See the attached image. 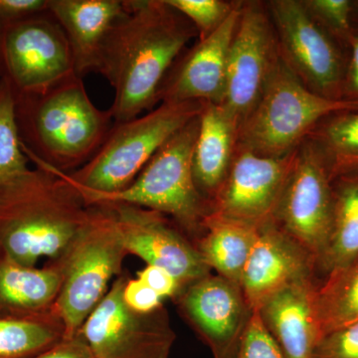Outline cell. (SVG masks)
I'll return each instance as SVG.
<instances>
[{
	"mask_svg": "<svg viewBox=\"0 0 358 358\" xmlns=\"http://www.w3.org/2000/svg\"><path fill=\"white\" fill-rule=\"evenodd\" d=\"M194 26L166 0H124V10L103 43L96 72L114 88V124L128 122L159 103V91Z\"/></svg>",
	"mask_w": 358,
	"mask_h": 358,
	"instance_id": "6da1fadb",
	"label": "cell"
},
{
	"mask_svg": "<svg viewBox=\"0 0 358 358\" xmlns=\"http://www.w3.org/2000/svg\"><path fill=\"white\" fill-rule=\"evenodd\" d=\"M34 164L0 182V256L27 267L57 258L90 213L64 173Z\"/></svg>",
	"mask_w": 358,
	"mask_h": 358,
	"instance_id": "7a4b0ae2",
	"label": "cell"
},
{
	"mask_svg": "<svg viewBox=\"0 0 358 358\" xmlns=\"http://www.w3.org/2000/svg\"><path fill=\"white\" fill-rule=\"evenodd\" d=\"M13 95L23 152L33 164L61 173L84 166L114 124L110 110L94 105L77 74L41 94Z\"/></svg>",
	"mask_w": 358,
	"mask_h": 358,
	"instance_id": "3957f363",
	"label": "cell"
},
{
	"mask_svg": "<svg viewBox=\"0 0 358 358\" xmlns=\"http://www.w3.org/2000/svg\"><path fill=\"white\" fill-rule=\"evenodd\" d=\"M199 115L155 152L128 188L114 194L83 196L86 203L129 204L159 212L196 244L204 234V222L211 211L193 176Z\"/></svg>",
	"mask_w": 358,
	"mask_h": 358,
	"instance_id": "277c9868",
	"label": "cell"
},
{
	"mask_svg": "<svg viewBox=\"0 0 358 358\" xmlns=\"http://www.w3.org/2000/svg\"><path fill=\"white\" fill-rule=\"evenodd\" d=\"M129 255L108 205L90 206L88 220L64 251L48 261L60 272L56 310L64 324L65 338L79 333L90 315L109 291Z\"/></svg>",
	"mask_w": 358,
	"mask_h": 358,
	"instance_id": "5b68a950",
	"label": "cell"
},
{
	"mask_svg": "<svg viewBox=\"0 0 358 358\" xmlns=\"http://www.w3.org/2000/svg\"><path fill=\"white\" fill-rule=\"evenodd\" d=\"M203 103H160L148 114L113 124L95 155L81 169L66 176L82 196L126 189L155 152L201 113Z\"/></svg>",
	"mask_w": 358,
	"mask_h": 358,
	"instance_id": "8992f818",
	"label": "cell"
},
{
	"mask_svg": "<svg viewBox=\"0 0 358 358\" xmlns=\"http://www.w3.org/2000/svg\"><path fill=\"white\" fill-rule=\"evenodd\" d=\"M358 103L334 101L313 93L282 57L255 108L238 131V147L266 157L291 154L322 120Z\"/></svg>",
	"mask_w": 358,
	"mask_h": 358,
	"instance_id": "52a82bcc",
	"label": "cell"
},
{
	"mask_svg": "<svg viewBox=\"0 0 358 358\" xmlns=\"http://www.w3.org/2000/svg\"><path fill=\"white\" fill-rule=\"evenodd\" d=\"M74 74L69 42L48 10L0 27V78L14 94H41Z\"/></svg>",
	"mask_w": 358,
	"mask_h": 358,
	"instance_id": "ba28073f",
	"label": "cell"
},
{
	"mask_svg": "<svg viewBox=\"0 0 358 358\" xmlns=\"http://www.w3.org/2000/svg\"><path fill=\"white\" fill-rule=\"evenodd\" d=\"M265 4L280 54L292 72L313 93L345 101V49L313 20L301 0H271Z\"/></svg>",
	"mask_w": 358,
	"mask_h": 358,
	"instance_id": "9c48e42d",
	"label": "cell"
},
{
	"mask_svg": "<svg viewBox=\"0 0 358 358\" xmlns=\"http://www.w3.org/2000/svg\"><path fill=\"white\" fill-rule=\"evenodd\" d=\"M120 275L79 333L95 358H169L176 334L164 307L134 312L124 303Z\"/></svg>",
	"mask_w": 358,
	"mask_h": 358,
	"instance_id": "30bf717a",
	"label": "cell"
},
{
	"mask_svg": "<svg viewBox=\"0 0 358 358\" xmlns=\"http://www.w3.org/2000/svg\"><path fill=\"white\" fill-rule=\"evenodd\" d=\"M333 206L331 178L306 140L296 148L273 222L317 264L331 237Z\"/></svg>",
	"mask_w": 358,
	"mask_h": 358,
	"instance_id": "8fae6325",
	"label": "cell"
},
{
	"mask_svg": "<svg viewBox=\"0 0 358 358\" xmlns=\"http://www.w3.org/2000/svg\"><path fill=\"white\" fill-rule=\"evenodd\" d=\"M280 59L274 26L265 2L242 1L221 103L239 128L260 100Z\"/></svg>",
	"mask_w": 358,
	"mask_h": 358,
	"instance_id": "7c38bea8",
	"label": "cell"
},
{
	"mask_svg": "<svg viewBox=\"0 0 358 358\" xmlns=\"http://www.w3.org/2000/svg\"><path fill=\"white\" fill-rule=\"evenodd\" d=\"M296 150L282 157H266L237 145L209 215L255 226L273 221Z\"/></svg>",
	"mask_w": 358,
	"mask_h": 358,
	"instance_id": "4fadbf2b",
	"label": "cell"
},
{
	"mask_svg": "<svg viewBox=\"0 0 358 358\" xmlns=\"http://www.w3.org/2000/svg\"><path fill=\"white\" fill-rule=\"evenodd\" d=\"M103 204L114 213L128 254L148 266L164 268L183 289L211 274L194 242L167 216L134 205Z\"/></svg>",
	"mask_w": 358,
	"mask_h": 358,
	"instance_id": "5bb4252c",
	"label": "cell"
},
{
	"mask_svg": "<svg viewBox=\"0 0 358 358\" xmlns=\"http://www.w3.org/2000/svg\"><path fill=\"white\" fill-rule=\"evenodd\" d=\"M176 303L213 358H236L254 313L239 285L209 274L186 287Z\"/></svg>",
	"mask_w": 358,
	"mask_h": 358,
	"instance_id": "9a60e30c",
	"label": "cell"
},
{
	"mask_svg": "<svg viewBox=\"0 0 358 358\" xmlns=\"http://www.w3.org/2000/svg\"><path fill=\"white\" fill-rule=\"evenodd\" d=\"M242 1L216 31L179 56L159 91V103L196 102L221 105L225 95L228 59Z\"/></svg>",
	"mask_w": 358,
	"mask_h": 358,
	"instance_id": "2e32d148",
	"label": "cell"
},
{
	"mask_svg": "<svg viewBox=\"0 0 358 358\" xmlns=\"http://www.w3.org/2000/svg\"><path fill=\"white\" fill-rule=\"evenodd\" d=\"M315 277V262L273 221L264 224L242 275L241 289L253 310L289 285Z\"/></svg>",
	"mask_w": 358,
	"mask_h": 358,
	"instance_id": "e0dca14e",
	"label": "cell"
},
{
	"mask_svg": "<svg viewBox=\"0 0 358 358\" xmlns=\"http://www.w3.org/2000/svg\"><path fill=\"white\" fill-rule=\"evenodd\" d=\"M317 285L315 277L294 282L256 310L286 358H315L322 338L315 310Z\"/></svg>",
	"mask_w": 358,
	"mask_h": 358,
	"instance_id": "ac0fdd59",
	"label": "cell"
},
{
	"mask_svg": "<svg viewBox=\"0 0 358 358\" xmlns=\"http://www.w3.org/2000/svg\"><path fill=\"white\" fill-rule=\"evenodd\" d=\"M124 10V0H49L48 11L69 42L78 76L98 71L108 35Z\"/></svg>",
	"mask_w": 358,
	"mask_h": 358,
	"instance_id": "d6986e66",
	"label": "cell"
},
{
	"mask_svg": "<svg viewBox=\"0 0 358 358\" xmlns=\"http://www.w3.org/2000/svg\"><path fill=\"white\" fill-rule=\"evenodd\" d=\"M239 127L222 106L204 103L193 152L195 185L209 203L223 185L238 145Z\"/></svg>",
	"mask_w": 358,
	"mask_h": 358,
	"instance_id": "ffe728a7",
	"label": "cell"
},
{
	"mask_svg": "<svg viewBox=\"0 0 358 358\" xmlns=\"http://www.w3.org/2000/svg\"><path fill=\"white\" fill-rule=\"evenodd\" d=\"M61 275L55 266L27 267L0 256V317L30 320L57 313Z\"/></svg>",
	"mask_w": 358,
	"mask_h": 358,
	"instance_id": "44dd1931",
	"label": "cell"
},
{
	"mask_svg": "<svg viewBox=\"0 0 358 358\" xmlns=\"http://www.w3.org/2000/svg\"><path fill=\"white\" fill-rule=\"evenodd\" d=\"M260 227L208 215L204 234L195 245L210 270L241 287L245 265Z\"/></svg>",
	"mask_w": 358,
	"mask_h": 358,
	"instance_id": "7402d4cb",
	"label": "cell"
},
{
	"mask_svg": "<svg viewBox=\"0 0 358 358\" xmlns=\"http://www.w3.org/2000/svg\"><path fill=\"white\" fill-rule=\"evenodd\" d=\"M333 188V226L315 275L322 279L334 268L358 255V171L336 176Z\"/></svg>",
	"mask_w": 358,
	"mask_h": 358,
	"instance_id": "603a6c76",
	"label": "cell"
},
{
	"mask_svg": "<svg viewBox=\"0 0 358 358\" xmlns=\"http://www.w3.org/2000/svg\"><path fill=\"white\" fill-rule=\"evenodd\" d=\"M307 141L322 160L331 180L358 171V109L327 115Z\"/></svg>",
	"mask_w": 358,
	"mask_h": 358,
	"instance_id": "cb8c5ba5",
	"label": "cell"
},
{
	"mask_svg": "<svg viewBox=\"0 0 358 358\" xmlns=\"http://www.w3.org/2000/svg\"><path fill=\"white\" fill-rule=\"evenodd\" d=\"M315 310L322 338L358 320V255L334 268L315 291Z\"/></svg>",
	"mask_w": 358,
	"mask_h": 358,
	"instance_id": "d4e9b609",
	"label": "cell"
},
{
	"mask_svg": "<svg viewBox=\"0 0 358 358\" xmlns=\"http://www.w3.org/2000/svg\"><path fill=\"white\" fill-rule=\"evenodd\" d=\"M58 313L40 319L0 317V358H34L65 338Z\"/></svg>",
	"mask_w": 358,
	"mask_h": 358,
	"instance_id": "484cf974",
	"label": "cell"
},
{
	"mask_svg": "<svg viewBox=\"0 0 358 358\" xmlns=\"http://www.w3.org/2000/svg\"><path fill=\"white\" fill-rule=\"evenodd\" d=\"M29 162L21 148L13 89L0 78V182L24 173Z\"/></svg>",
	"mask_w": 358,
	"mask_h": 358,
	"instance_id": "4316f807",
	"label": "cell"
},
{
	"mask_svg": "<svg viewBox=\"0 0 358 358\" xmlns=\"http://www.w3.org/2000/svg\"><path fill=\"white\" fill-rule=\"evenodd\" d=\"M308 14L345 51L352 38V0H301Z\"/></svg>",
	"mask_w": 358,
	"mask_h": 358,
	"instance_id": "83f0119b",
	"label": "cell"
},
{
	"mask_svg": "<svg viewBox=\"0 0 358 358\" xmlns=\"http://www.w3.org/2000/svg\"><path fill=\"white\" fill-rule=\"evenodd\" d=\"M194 26L199 39L206 38L223 24L237 1L225 0H166Z\"/></svg>",
	"mask_w": 358,
	"mask_h": 358,
	"instance_id": "f1b7e54d",
	"label": "cell"
},
{
	"mask_svg": "<svg viewBox=\"0 0 358 358\" xmlns=\"http://www.w3.org/2000/svg\"><path fill=\"white\" fill-rule=\"evenodd\" d=\"M236 358H286L257 310L242 336Z\"/></svg>",
	"mask_w": 358,
	"mask_h": 358,
	"instance_id": "f546056e",
	"label": "cell"
},
{
	"mask_svg": "<svg viewBox=\"0 0 358 358\" xmlns=\"http://www.w3.org/2000/svg\"><path fill=\"white\" fill-rule=\"evenodd\" d=\"M315 358H358V320L326 334Z\"/></svg>",
	"mask_w": 358,
	"mask_h": 358,
	"instance_id": "4dcf8cb0",
	"label": "cell"
},
{
	"mask_svg": "<svg viewBox=\"0 0 358 358\" xmlns=\"http://www.w3.org/2000/svg\"><path fill=\"white\" fill-rule=\"evenodd\" d=\"M124 303L134 312L148 313L164 307V299L159 296L145 282L127 277L122 289Z\"/></svg>",
	"mask_w": 358,
	"mask_h": 358,
	"instance_id": "1f68e13d",
	"label": "cell"
},
{
	"mask_svg": "<svg viewBox=\"0 0 358 358\" xmlns=\"http://www.w3.org/2000/svg\"><path fill=\"white\" fill-rule=\"evenodd\" d=\"M136 278L145 282L164 300L171 299L176 301L185 289L182 285L171 273L155 266H145V268L138 273Z\"/></svg>",
	"mask_w": 358,
	"mask_h": 358,
	"instance_id": "d6a6232c",
	"label": "cell"
},
{
	"mask_svg": "<svg viewBox=\"0 0 358 358\" xmlns=\"http://www.w3.org/2000/svg\"><path fill=\"white\" fill-rule=\"evenodd\" d=\"M49 0H0V27L48 10Z\"/></svg>",
	"mask_w": 358,
	"mask_h": 358,
	"instance_id": "836d02e7",
	"label": "cell"
},
{
	"mask_svg": "<svg viewBox=\"0 0 358 358\" xmlns=\"http://www.w3.org/2000/svg\"><path fill=\"white\" fill-rule=\"evenodd\" d=\"M343 100L358 103V31L353 32L346 50Z\"/></svg>",
	"mask_w": 358,
	"mask_h": 358,
	"instance_id": "e575fe53",
	"label": "cell"
},
{
	"mask_svg": "<svg viewBox=\"0 0 358 358\" xmlns=\"http://www.w3.org/2000/svg\"><path fill=\"white\" fill-rule=\"evenodd\" d=\"M34 358H95L89 345L78 333L71 338H64L55 346Z\"/></svg>",
	"mask_w": 358,
	"mask_h": 358,
	"instance_id": "d590c367",
	"label": "cell"
},
{
	"mask_svg": "<svg viewBox=\"0 0 358 358\" xmlns=\"http://www.w3.org/2000/svg\"><path fill=\"white\" fill-rule=\"evenodd\" d=\"M352 21L353 30L358 31V0H352Z\"/></svg>",
	"mask_w": 358,
	"mask_h": 358,
	"instance_id": "8d00e7d4",
	"label": "cell"
}]
</instances>
